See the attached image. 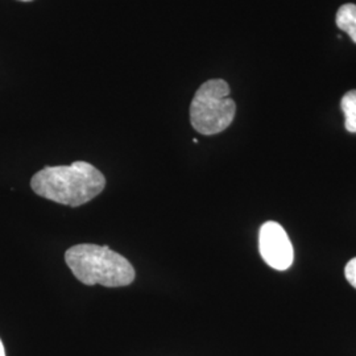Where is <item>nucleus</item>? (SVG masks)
<instances>
[{
	"label": "nucleus",
	"mask_w": 356,
	"mask_h": 356,
	"mask_svg": "<svg viewBox=\"0 0 356 356\" xmlns=\"http://www.w3.org/2000/svg\"><path fill=\"white\" fill-rule=\"evenodd\" d=\"M31 188L56 204L78 207L104 191L106 178L90 163L76 161L72 165L45 166L32 177Z\"/></svg>",
	"instance_id": "f257e3e1"
},
{
	"label": "nucleus",
	"mask_w": 356,
	"mask_h": 356,
	"mask_svg": "<svg viewBox=\"0 0 356 356\" xmlns=\"http://www.w3.org/2000/svg\"><path fill=\"white\" fill-rule=\"evenodd\" d=\"M65 261L78 281L92 286L120 288L132 284L136 272L123 254L108 245L76 244L65 254Z\"/></svg>",
	"instance_id": "f03ea898"
},
{
	"label": "nucleus",
	"mask_w": 356,
	"mask_h": 356,
	"mask_svg": "<svg viewBox=\"0 0 356 356\" xmlns=\"http://www.w3.org/2000/svg\"><path fill=\"white\" fill-rule=\"evenodd\" d=\"M236 114V104L229 98V83L210 79L197 90L191 104L193 128L206 136L223 132Z\"/></svg>",
	"instance_id": "7ed1b4c3"
},
{
	"label": "nucleus",
	"mask_w": 356,
	"mask_h": 356,
	"mask_svg": "<svg viewBox=\"0 0 356 356\" xmlns=\"http://www.w3.org/2000/svg\"><path fill=\"white\" fill-rule=\"evenodd\" d=\"M259 251L268 266L276 270H286L294 260L293 244L280 223L269 220L259 231Z\"/></svg>",
	"instance_id": "20e7f679"
},
{
	"label": "nucleus",
	"mask_w": 356,
	"mask_h": 356,
	"mask_svg": "<svg viewBox=\"0 0 356 356\" xmlns=\"http://www.w3.org/2000/svg\"><path fill=\"white\" fill-rule=\"evenodd\" d=\"M337 26L346 32L356 44V4H344L337 13Z\"/></svg>",
	"instance_id": "39448f33"
},
{
	"label": "nucleus",
	"mask_w": 356,
	"mask_h": 356,
	"mask_svg": "<svg viewBox=\"0 0 356 356\" xmlns=\"http://www.w3.org/2000/svg\"><path fill=\"white\" fill-rule=\"evenodd\" d=\"M341 107L344 114V127L348 132L356 134V90L344 94Z\"/></svg>",
	"instance_id": "423d86ee"
},
{
	"label": "nucleus",
	"mask_w": 356,
	"mask_h": 356,
	"mask_svg": "<svg viewBox=\"0 0 356 356\" xmlns=\"http://www.w3.org/2000/svg\"><path fill=\"white\" fill-rule=\"evenodd\" d=\"M344 275L347 281L351 284V286H354L356 289V257L347 263V266L344 268Z\"/></svg>",
	"instance_id": "0eeeda50"
},
{
	"label": "nucleus",
	"mask_w": 356,
	"mask_h": 356,
	"mask_svg": "<svg viewBox=\"0 0 356 356\" xmlns=\"http://www.w3.org/2000/svg\"><path fill=\"white\" fill-rule=\"evenodd\" d=\"M0 356H6V350H4V344L0 339Z\"/></svg>",
	"instance_id": "6e6552de"
},
{
	"label": "nucleus",
	"mask_w": 356,
	"mask_h": 356,
	"mask_svg": "<svg viewBox=\"0 0 356 356\" xmlns=\"http://www.w3.org/2000/svg\"><path fill=\"white\" fill-rule=\"evenodd\" d=\"M20 1H32V0H20Z\"/></svg>",
	"instance_id": "1a4fd4ad"
}]
</instances>
